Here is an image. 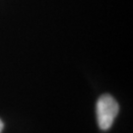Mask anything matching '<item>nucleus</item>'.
<instances>
[{"instance_id": "f03ea898", "label": "nucleus", "mask_w": 133, "mask_h": 133, "mask_svg": "<svg viewBox=\"0 0 133 133\" xmlns=\"http://www.w3.org/2000/svg\"><path fill=\"white\" fill-rule=\"evenodd\" d=\"M3 127H4V124L2 122V120L0 119V133L2 132V130H3Z\"/></svg>"}, {"instance_id": "f257e3e1", "label": "nucleus", "mask_w": 133, "mask_h": 133, "mask_svg": "<svg viewBox=\"0 0 133 133\" xmlns=\"http://www.w3.org/2000/svg\"><path fill=\"white\" fill-rule=\"evenodd\" d=\"M119 105L114 97L109 94L101 96L97 102V119L102 130L110 128L118 114Z\"/></svg>"}]
</instances>
